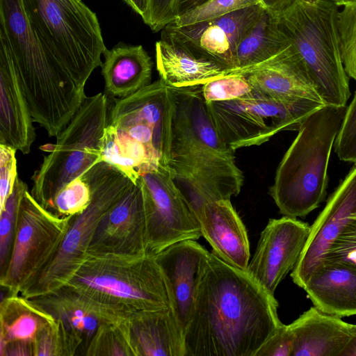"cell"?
<instances>
[{
  "instance_id": "24",
  "label": "cell",
  "mask_w": 356,
  "mask_h": 356,
  "mask_svg": "<svg viewBox=\"0 0 356 356\" xmlns=\"http://www.w3.org/2000/svg\"><path fill=\"white\" fill-rule=\"evenodd\" d=\"M155 52L159 79L173 88L201 86L232 72L216 61L195 56L165 35L156 42Z\"/></svg>"
},
{
  "instance_id": "16",
  "label": "cell",
  "mask_w": 356,
  "mask_h": 356,
  "mask_svg": "<svg viewBox=\"0 0 356 356\" xmlns=\"http://www.w3.org/2000/svg\"><path fill=\"white\" fill-rule=\"evenodd\" d=\"M145 191L140 178L99 222L88 253L147 254Z\"/></svg>"
},
{
  "instance_id": "13",
  "label": "cell",
  "mask_w": 356,
  "mask_h": 356,
  "mask_svg": "<svg viewBox=\"0 0 356 356\" xmlns=\"http://www.w3.org/2000/svg\"><path fill=\"white\" fill-rule=\"evenodd\" d=\"M147 226V254L155 256L168 246L202 236L198 220L172 179V170L140 176Z\"/></svg>"
},
{
  "instance_id": "47",
  "label": "cell",
  "mask_w": 356,
  "mask_h": 356,
  "mask_svg": "<svg viewBox=\"0 0 356 356\" xmlns=\"http://www.w3.org/2000/svg\"><path fill=\"white\" fill-rule=\"evenodd\" d=\"M355 166L356 167V161L355 162Z\"/></svg>"
},
{
  "instance_id": "29",
  "label": "cell",
  "mask_w": 356,
  "mask_h": 356,
  "mask_svg": "<svg viewBox=\"0 0 356 356\" xmlns=\"http://www.w3.org/2000/svg\"><path fill=\"white\" fill-rule=\"evenodd\" d=\"M289 44L273 14L264 9L240 41L236 49V69L231 74L267 60Z\"/></svg>"
},
{
  "instance_id": "12",
  "label": "cell",
  "mask_w": 356,
  "mask_h": 356,
  "mask_svg": "<svg viewBox=\"0 0 356 356\" xmlns=\"http://www.w3.org/2000/svg\"><path fill=\"white\" fill-rule=\"evenodd\" d=\"M72 216H58L43 207L28 190L24 193L9 261L0 274L4 296L20 295L49 263L65 237Z\"/></svg>"
},
{
  "instance_id": "6",
  "label": "cell",
  "mask_w": 356,
  "mask_h": 356,
  "mask_svg": "<svg viewBox=\"0 0 356 356\" xmlns=\"http://www.w3.org/2000/svg\"><path fill=\"white\" fill-rule=\"evenodd\" d=\"M172 88L175 111L170 168L216 189L225 200L241 191L243 176L233 151L219 136L201 86Z\"/></svg>"
},
{
  "instance_id": "36",
  "label": "cell",
  "mask_w": 356,
  "mask_h": 356,
  "mask_svg": "<svg viewBox=\"0 0 356 356\" xmlns=\"http://www.w3.org/2000/svg\"><path fill=\"white\" fill-rule=\"evenodd\" d=\"M334 151L343 161H356V91L346 113L334 144Z\"/></svg>"
},
{
  "instance_id": "4",
  "label": "cell",
  "mask_w": 356,
  "mask_h": 356,
  "mask_svg": "<svg viewBox=\"0 0 356 356\" xmlns=\"http://www.w3.org/2000/svg\"><path fill=\"white\" fill-rule=\"evenodd\" d=\"M175 103L161 79L124 98L114 99L104 129L111 162L129 177L172 170Z\"/></svg>"
},
{
  "instance_id": "31",
  "label": "cell",
  "mask_w": 356,
  "mask_h": 356,
  "mask_svg": "<svg viewBox=\"0 0 356 356\" xmlns=\"http://www.w3.org/2000/svg\"><path fill=\"white\" fill-rule=\"evenodd\" d=\"M27 190L26 183L17 177L0 211V274L5 270L9 261L20 202Z\"/></svg>"
},
{
  "instance_id": "21",
  "label": "cell",
  "mask_w": 356,
  "mask_h": 356,
  "mask_svg": "<svg viewBox=\"0 0 356 356\" xmlns=\"http://www.w3.org/2000/svg\"><path fill=\"white\" fill-rule=\"evenodd\" d=\"M29 299L57 321L63 338L64 356L84 355L97 330L105 324L98 312L63 287Z\"/></svg>"
},
{
  "instance_id": "33",
  "label": "cell",
  "mask_w": 356,
  "mask_h": 356,
  "mask_svg": "<svg viewBox=\"0 0 356 356\" xmlns=\"http://www.w3.org/2000/svg\"><path fill=\"white\" fill-rule=\"evenodd\" d=\"M343 6L337 17L341 59L347 75L356 81V1Z\"/></svg>"
},
{
  "instance_id": "17",
  "label": "cell",
  "mask_w": 356,
  "mask_h": 356,
  "mask_svg": "<svg viewBox=\"0 0 356 356\" xmlns=\"http://www.w3.org/2000/svg\"><path fill=\"white\" fill-rule=\"evenodd\" d=\"M232 74H243L253 90L268 96L307 99L325 104L301 58L291 44L267 60Z\"/></svg>"
},
{
  "instance_id": "10",
  "label": "cell",
  "mask_w": 356,
  "mask_h": 356,
  "mask_svg": "<svg viewBox=\"0 0 356 356\" xmlns=\"http://www.w3.org/2000/svg\"><path fill=\"white\" fill-rule=\"evenodd\" d=\"M82 176L90 187L91 201L83 212L72 216L54 257L23 289L20 295L26 298L56 291L70 280L86 258L99 222L134 184L105 161L95 164Z\"/></svg>"
},
{
  "instance_id": "38",
  "label": "cell",
  "mask_w": 356,
  "mask_h": 356,
  "mask_svg": "<svg viewBox=\"0 0 356 356\" xmlns=\"http://www.w3.org/2000/svg\"><path fill=\"white\" fill-rule=\"evenodd\" d=\"M293 349L290 326L282 323L261 346L255 356H292Z\"/></svg>"
},
{
  "instance_id": "32",
  "label": "cell",
  "mask_w": 356,
  "mask_h": 356,
  "mask_svg": "<svg viewBox=\"0 0 356 356\" xmlns=\"http://www.w3.org/2000/svg\"><path fill=\"white\" fill-rule=\"evenodd\" d=\"M92 197L90 187L82 175L70 181L54 196L49 211L65 217L83 212Z\"/></svg>"
},
{
  "instance_id": "26",
  "label": "cell",
  "mask_w": 356,
  "mask_h": 356,
  "mask_svg": "<svg viewBox=\"0 0 356 356\" xmlns=\"http://www.w3.org/2000/svg\"><path fill=\"white\" fill-rule=\"evenodd\" d=\"M103 56L104 93L108 97L124 98L151 83L152 62L143 46L120 42Z\"/></svg>"
},
{
  "instance_id": "39",
  "label": "cell",
  "mask_w": 356,
  "mask_h": 356,
  "mask_svg": "<svg viewBox=\"0 0 356 356\" xmlns=\"http://www.w3.org/2000/svg\"><path fill=\"white\" fill-rule=\"evenodd\" d=\"M34 356H63V343L57 321L47 325L34 342Z\"/></svg>"
},
{
  "instance_id": "11",
  "label": "cell",
  "mask_w": 356,
  "mask_h": 356,
  "mask_svg": "<svg viewBox=\"0 0 356 356\" xmlns=\"http://www.w3.org/2000/svg\"><path fill=\"white\" fill-rule=\"evenodd\" d=\"M206 104L219 136L234 152L260 145L282 131H298L325 105L307 99L273 97L254 90L239 99Z\"/></svg>"
},
{
  "instance_id": "1",
  "label": "cell",
  "mask_w": 356,
  "mask_h": 356,
  "mask_svg": "<svg viewBox=\"0 0 356 356\" xmlns=\"http://www.w3.org/2000/svg\"><path fill=\"white\" fill-rule=\"evenodd\" d=\"M277 308L246 271L210 252L184 331V356H255L282 324Z\"/></svg>"
},
{
  "instance_id": "35",
  "label": "cell",
  "mask_w": 356,
  "mask_h": 356,
  "mask_svg": "<svg viewBox=\"0 0 356 356\" xmlns=\"http://www.w3.org/2000/svg\"><path fill=\"white\" fill-rule=\"evenodd\" d=\"M252 90L246 77L241 74H229L201 86L203 97L207 102L239 99L249 95Z\"/></svg>"
},
{
  "instance_id": "8",
  "label": "cell",
  "mask_w": 356,
  "mask_h": 356,
  "mask_svg": "<svg viewBox=\"0 0 356 356\" xmlns=\"http://www.w3.org/2000/svg\"><path fill=\"white\" fill-rule=\"evenodd\" d=\"M42 45L81 88L106 50L96 14L81 0H22Z\"/></svg>"
},
{
  "instance_id": "28",
  "label": "cell",
  "mask_w": 356,
  "mask_h": 356,
  "mask_svg": "<svg viewBox=\"0 0 356 356\" xmlns=\"http://www.w3.org/2000/svg\"><path fill=\"white\" fill-rule=\"evenodd\" d=\"M19 295L1 298L0 349L10 343H27L34 347L41 331L55 321L31 300Z\"/></svg>"
},
{
  "instance_id": "40",
  "label": "cell",
  "mask_w": 356,
  "mask_h": 356,
  "mask_svg": "<svg viewBox=\"0 0 356 356\" xmlns=\"http://www.w3.org/2000/svg\"><path fill=\"white\" fill-rule=\"evenodd\" d=\"M208 0H166L152 30L157 32L172 22L177 17L201 6Z\"/></svg>"
},
{
  "instance_id": "44",
  "label": "cell",
  "mask_w": 356,
  "mask_h": 356,
  "mask_svg": "<svg viewBox=\"0 0 356 356\" xmlns=\"http://www.w3.org/2000/svg\"><path fill=\"white\" fill-rule=\"evenodd\" d=\"M136 13L143 19L149 9V0H124Z\"/></svg>"
},
{
  "instance_id": "15",
  "label": "cell",
  "mask_w": 356,
  "mask_h": 356,
  "mask_svg": "<svg viewBox=\"0 0 356 356\" xmlns=\"http://www.w3.org/2000/svg\"><path fill=\"white\" fill-rule=\"evenodd\" d=\"M310 232V225L296 218L270 219L261 233L247 273L275 296L279 284L297 265Z\"/></svg>"
},
{
  "instance_id": "42",
  "label": "cell",
  "mask_w": 356,
  "mask_h": 356,
  "mask_svg": "<svg viewBox=\"0 0 356 356\" xmlns=\"http://www.w3.org/2000/svg\"><path fill=\"white\" fill-rule=\"evenodd\" d=\"M165 1L166 0H149L148 12L143 20L150 29L157 20Z\"/></svg>"
},
{
  "instance_id": "3",
  "label": "cell",
  "mask_w": 356,
  "mask_h": 356,
  "mask_svg": "<svg viewBox=\"0 0 356 356\" xmlns=\"http://www.w3.org/2000/svg\"><path fill=\"white\" fill-rule=\"evenodd\" d=\"M89 305L105 324L129 321L149 311L172 308L167 283L154 256L88 253L62 286Z\"/></svg>"
},
{
  "instance_id": "5",
  "label": "cell",
  "mask_w": 356,
  "mask_h": 356,
  "mask_svg": "<svg viewBox=\"0 0 356 356\" xmlns=\"http://www.w3.org/2000/svg\"><path fill=\"white\" fill-rule=\"evenodd\" d=\"M346 107L325 104L308 117L298 131L269 190L283 216L304 217L324 200L330 156Z\"/></svg>"
},
{
  "instance_id": "22",
  "label": "cell",
  "mask_w": 356,
  "mask_h": 356,
  "mask_svg": "<svg viewBox=\"0 0 356 356\" xmlns=\"http://www.w3.org/2000/svg\"><path fill=\"white\" fill-rule=\"evenodd\" d=\"M293 339L292 356H341L355 324L312 306L289 324Z\"/></svg>"
},
{
  "instance_id": "25",
  "label": "cell",
  "mask_w": 356,
  "mask_h": 356,
  "mask_svg": "<svg viewBox=\"0 0 356 356\" xmlns=\"http://www.w3.org/2000/svg\"><path fill=\"white\" fill-rule=\"evenodd\" d=\"M127 325L135 356H184V331L172 308L143 312Z\"/></svg>"
},
{
  "instance_id": "7",
  "label": "cell",
  "mask_w": 356,
  "mask_h": 356,
  "mask_svg": "<svg viewBox=\"0 0 356 356\" xmlns=\"http://www.w3.org/2000/svg\"><path fill=\"white\" fill-rule=\"evenodd\" d=\"M338 13V6L329 0H294L282 11L272 13L323 102L344 106L350 91L341 59Z\"/></svg>"
},
{
  "instance_id": "23",
  "label": "cell",
  "mask_w": 356,
  "mask_h": 356,
  "mask_svg": "<svg viewBox=\"0 0 356 356\" xmlns=\"http://www.w3.org/2000/svg\"><path fill=\"white\" fill-rule=\"evenodd\" d=\"M302 289L314 307L339 317L356 315V268L323 260L312 270Z\"/></svg>"
},
{
  "instance_id": "14",
  "label": "cell",
  "mask_w": 356,
  "mask_h": 356,
  "mask_svg": "<svg viewBox=\"0 0 356 356\" xmlns=\"http://www.w3.org/2000/svg\"><path fill=\"white\" fill-rule=\"evenodd\" d=\"M356 232V167L329 197L323 211L310 226L301 257L291 273L293 282L302 289L314 266L333 246Z\"/></svg>"
},
{
  "instance_id": "20",
  "label": "cell",
  "mask_w": 356,
  "mask_h": 356,
  "mask_svg": "<svg viewBox=\"0 0 356 356\" xmlns=\"http://www.w3.org/2000/svg\"><path fill=\"white\" fill-rule=\"evenodd\" d=\"M197 218L211 252L226 264L247 271L250 257L248 236L230 200L205 204Z\"/></svg>"
},
{
  "instance_id": "9",
  "label": "cell",
  "mask_w": 356,
  "mask_h": 356,
  "mask_svg": "<svg viewBox=\"0 0 356 356\" xmlns=\"http://www.w3.org/2000/svg\"><path fill=\"white\" fill-rule=\"evenodd\" d=\"M108 97H86L54 144L39 148L49 152L32 176V196L49 209L56 194L70 181L102 161L101 140L108 124Z\"/></svg>"
},
{
  "instance_id": "2",
  "label": "cell",
  "mask_w": 356,
  "mask_h": 356,
  "mask_svg": "<svg viewBox=\"0 0 356 356\" xmlns=\"http://www.w3.org/2000/svg\"><path fill=\"white\" fill-rule=\"evenodd\" d=\"M0 35L8 46L33 122L50 137L70 122L86 95L40 42L22 0H0Z\"/></svg>"
},
{
  "instance_id": "18",
  "label": "cell",
  "mask_w": 356,
  "mask_h": 356,
  "mask_svg": "<svg viewBox=\"0 0 356 356\" xmlns=\"http://www.w3.org/2000/svg\"><path fill=\"white\" fill-rule=\"evenodd\" d=\"M210 252L195 240L174 243L154 256L164 275L171 307L184 331L193 309L197 281Z\"/></svg>"
},
{
  "instance_id": "27",
  "label": "cell",
  "mask_w": 356,
  "mask_h": 356,
  "mask_svg": "<svg viewBox=\"0 0 356 356\" xmlns=\"http://www.w3.org/2000/svg\"><path fill=\"white\" fill-rule=\"evenodd\" d=\"M161 35L176 40L198 57L236 69V50L225 30L213 19L181 27L168 24Z\"/></svg>"
},
{
  "instance_id": "45",
  "label": "cell",
  "mask_w": 356,
  "mask_h": 356,
  "mask_svg": "<svg viewBox=\"0 0 356 356\" xmlns=\"http://www.w3.org/2000/svg\"><path fill=\"white\" fill-rule=\"evenodd\" d=\"M341 356H356V325H355L353 336L341 353Z\"/></svg>"
},
{
  "instance_id": "30",
  "label": "cell",
  "mask_w": 356,
  "mask_h": 356,
  "mask_svg": "<svg viewBox=\"0 0 356 356\" xmlns=\"http://www.w3.org/2000/svg\"><path fill=\"white\" fill-rule=\"evenodd\" d=\"M84 355L135 356L127 321L119 324H102Z\"/></svg>"
},
{
  "instance_id": "37",
  "label": "cell",
  "mask_w": 356,
  "mask_h": 356,
  "mask_svg": "<svg viewBox=\"0 0 356 356\" xmlns=\"http://www.w3.org/2000/svg\"><path fill=\"white\" fill-rule=\"evenodd\" d=\"M17 151L13 147L0 144V211L3 209L18 177Z\"/></svg>"
},
{
  "instance_id": "41",
  "label": "cell",
  "mask_w": 356,
  "mask_h": 356,
  "mask_svg": "<svg viewBox=\"0 0 356 356\" xmlns=\"http://www.w3.org/2000/svg\"><path fill=\"white\" fill-rule=\"evenodd\" d=\"M323 260L339 261L356 268V232L337 242L318 262Z\"/></svg>"
},
{
  "instance_id": "43",
  "label": "cell",
  "mask_w": 356,
  "mask_h": 356,
  "mask_svg": "<svg viewBox=\"0 0 356 356\" xmlns=\"http://www.w3.org/2000/svg\"><path fill=\"white\" fill-rule=\"evenodd\" d=\"M294 0H260L263 7L273 13H277L289 7Z\"/></svg>"
},
{
  "instance_id": "34",
  "label": "cell",
  "mask_w": 356,
  "mask_h": 356,
  "mask_svg": "<svg viewBox=\"0 0 356 356\" xmlns=\"http://www.w3.org/2000/svg\"><path fill=\"white\" fill-rule=\"evenodd\" d=\"M255 5L262 6L260 0H208L195 9L177 17L170 24L181 27L210 21L235 10Z\"/></svg>"
},
{
  "instance_id": "46",
  "label": "cell",
  "mask_w": 356,
  "mask_h": 356,
  "mask_svg": "<svg viewBox=\"0 0 356 356\" xmlns=\"http://www.w3.org/2000/svg\"><path fill=\"white\" fill-rule=\"evenodd\" d=\"M334 3H336L338 6H344L347 3H352L354 1H356V0H329Z\"/></svg>"
},
{
  "instance_id": "19",
  "label": "cell",
  "mask_w": 356,
  "mask_h": 356,
  "mask_svg": "<svg viewBox=\"0 0 356 356\" xmlns=\"http://www.w3.org/2000/svg\"><path fill=\"white\" fill-rule=\"evenodd\" d=\"M33 122L8 46L0 35V144L29 154L35 140Z\"/></svg>"
}]
</instances>
